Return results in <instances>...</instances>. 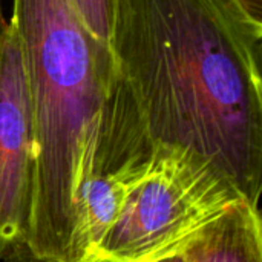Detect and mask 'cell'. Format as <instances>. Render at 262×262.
I'll list each match as a JSON object with an SVG mask.
<instances>
[{
	"mask_svg": "<svg viewBox=\"0 0 262 262\" xmlns=\"http://www.w3.org/2000/svg\"><path fill=\"white\" fill-rule=\"evenodd\" d=\"M109 49L154 143L207 160L259 207L262 26L232 0H117Z\"/></svg>",
	"mask_w": 262,
	"mask_h": 262,
	"instance_id": "cell-1",
	"label": "cell"
},
{
	"mask_svg": "<svg viewBox=\"0 0 262 262\" xmlns=\"http://www.w3.org/2000/svg\"><path fill=\"white\" fill-rule=\"evenodd\" d=\"M35 129V180L26 244L40 256L71 262L75 173L81 143L117 68L107 45L69 0H14Z\"/></svg>",
	"mask_w": 262,
	"mask_h": 262,
	"instance_id": "cell-2",
	"label": "cell"
},
{
	"mask_svg": "<svg viewBox=\"0 0 262 262\" xmlns=\"http://www.w3.org/2000/svg\"><path fill=\"white\" fill-rule=\"evenodd\" d=\"M244 200L232 181L200 155L157 146L97 255L117 262H152L184 246L230 206Z\"/></svg>",
	"mask_w": 262,
	"mask_h": 262,
	"instance_id": "cell-3",
	"label": "cell"
},
{
	"mask_svg": "<svg viewBox=\"0 0 262 262\" xmlns=\"http://www.w3.org/2000/svg\"><path fill=\"white\" fill-rule=\"evenodd\" d=\"M34 180V111L18 38L8 20L0 38V261L26 243Z\"/></svg>",
	"mask_w": 262,
	"mask_h": 262,
	"instance_id": "cell-4",
	"label": "cell"
},
{
	"mask_svg": "<svg viewBox=\"0 0 262 262\" xmlns=\"http://www.w3.org/2000/svg\"><path fill=\"white\" fill-rule=\"evenodd\" d=\"M186 262H262L259 207L241 200L200 230L181 250Z\"/></svg>",
	"mask_w": 262,
	"mask_h": 262,
	"instance_id": "cell-5",
	"label": "cell"
},
{
	"mask_svg": "<svg viewBox=\"0 0 262 262\" xmlns=\"http://www.w3.org/2000/svg\"><path fill=\"white\" fill-rule=\"evenodd\" d=\"M84 26L109 46L117 0H69Z\"/></svg>",
	"mask_w": 262,
	"mask_h": 262,
	"instance_id": "cell-6",
	"label": "cell"
},
{
	"mask_svg": "<svg viewBox=\"0 0 262 262\" xmlns=\"http://www.w3.org/2000/svg\"><path fill=\"white\" fill-rule=\"evenodd\" d=\"M0 262H60L57 259H51V258H45V256H40L37 255L26 243H20V244H15L3 258ZM83 262H117L114 259H109L106 256H101V255H95L89 259Z\"/></svg>",
	"mask_w": 262,
	"mask_h": 262,
	"instance_id": "cell-7",
	"label": "cell"
},
{
	"mask_svg": "<svg viewBox=\"0 0 262 262\" xmlns=\"http://www.w3.org/2000/svg\"><path fill=\"white\" fill-rule=\"evenodd\" d=\"M243 14L253 23L262 26V0H232Z\"/></svg>",
	"mask_w": 262,
	"mask_h": 262,
	"instance_id": "cell-8",
	"label": "cell"
},
{
	"mask_svg": "<svg viewBox=\"0 0 262 262\" xmlns=\"http://www.w3.org/2000/svg\"><path fill=\"white\" fill-rule=\"evenodd\" d=\"M152 262H186L183 253H173V255H169V256H164V258H160L157 261Z\"/></svg>",
	"mask_w": 262,
	"mask_h": 262,
	"instance_id": "cell-9",
	"label": "cell"
},
{
	"mask_svg": "<svg viewBox=\"0 0 262 262\" xmlns=\"http://www.w3.org/2000/svg\"><path fill=\"white\" fill-rule=\"evenodd\" d=\"M5 23H6V20H5V18H3V15H2V6H0V38H2V32H3Z\"/></svg>",
	"mask_w": 262,
	"mask_h": 262,
	"instance_id": "cell-10",
	"label": "cell"
}]
</instances>
